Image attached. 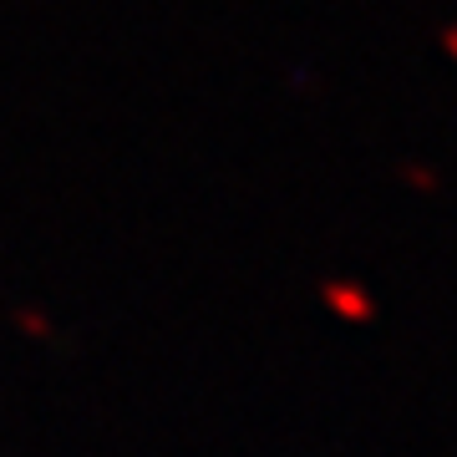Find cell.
<instances>
[{
  "label": "cell",
  "instance_id": "1",
  "mask_svg": "<svg viewBox=\"0 0 457 457\" xmlns=\"http://www.w3.org/2000/svg\"><path fill=\"white\" fill-rule=\"evenodd\" d=\"M326 300H330V305H336L341 315H351V320H371V315H376V311H371V300H366L361 290H351V285H330Z\"/></svg>",
  "mask_w": 457,
  "mask_h": 457
}]
</instances>
